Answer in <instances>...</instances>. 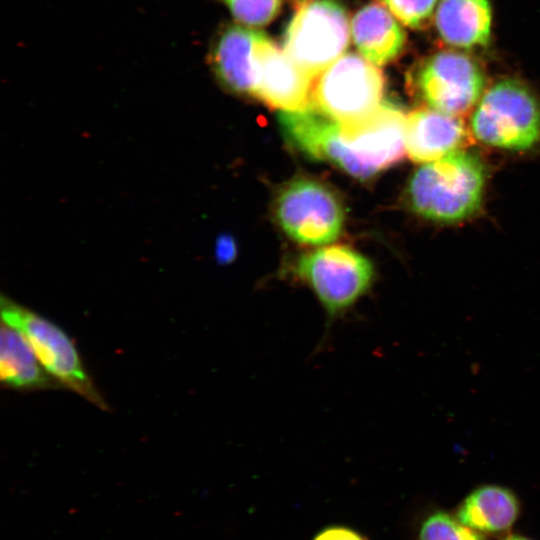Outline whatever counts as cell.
<instances>
[{
	"instance_id": "cell-1",
	"label": "cell",
	"mask_w": 540,
	"mask_h": 540,
	"mask_svg": "<svg viewBox=\"0 0 540 540\" xmlns=\"http://www.w3.org/2000/svg\"><path fill=\"white\" fill-rule=\"evenodd\" d=\"M484 185L481 160L458 150L415 171L408 184V202L414 212L427 219L456 222L479 208Z\"/></svg>"
},
{
	"instance_id": "cell-2",
	"label": "cell",
	"mask_w": 540,
	"mask_h": 540,
	"mask_svg": "<svg viewBox=\"0 0 540 540\" xmlns=\"http://www.w3.org/2000/svg\"><path fill=\"white\" fill-rule=\"evenodd\" d=\"M293 273L312 290L329 325L346 315L374 281V267L369 259L345 245H332L303 254Z\"/></svg>"
},
{
	"instance_id": "cell-3",
	"label": "cell",
	"mask_w": 540,
	"mask_h": 540,
	"mask_svg": "<svg viewBox=\"0 0 540 540\" xmlns=\"http://www.w3.org/2000/svg\"><path fill=\"white\" fill-rule=\"evenodd\" d=\"M2 322L28 341L46 372L58 383L106 409L105 401L86 372L72 339L42 315L1 297Z\"/></svg>"
},
{
	"instance_id": "cell-4",
	"label": "cell",
	"mask_w": 540,
	"mask_h": 540,
	"mask_svg": "<svg viewBox=\"0 0 540 540\" xmlns=\"http://www.w3.org/2000/svg\"><path fill=\"white\" fill-rule=\"evenodd\" d=\"M471 128L474 136L487 145L527 150L540 139V104L520 82L499 81L477 103Z\"/></svg>"
},
{
	"instance_id": "cell-5",
	"label": "cell",
	"mask_w": 540,
	"mask_h": 540,
	"mask_svg": "<svg viewBox=\"0 0 540 540\" xmlns=\"http://www.w3.org/2000/svg\"><path fill=\"white\" fill-rule=\"evenodd\" d=\"M384 87L376 65L347 53L314 78L310 104L339 123H352L378 108Z\"/></svg>"
},
{
	"instance_id": "cell-6",
	"label": "cell",
	"mask_w": 540,
	"mask_h": 540,
	"mask_svg": "<svg viewBox=\"0 0 540 540\" xmlns=\"http://www.w3.org/2000/svg\"><path fill=\"white\" fill-rule=\"evenodd\" d=\"M349 34L348 16L340 3L307 1L287 26L283 50L315 78L343 55L349 45Z\"/></svg>"
},
{
	"instance_id": "cell-7",
	"label": "cell",
	"mask_w": 540,
	"mask_h": 540,
	"mask_svg": "<svg viewBox=\"0 0 540 540\" xmlns=\"http://www.w3.org/2000/svg\"><path fill=\"white\" fill-rule=\"evenodd\" d=\"M274 208L281 229L298 243L326 244L342 231L345 216L342 201L330 187L317 180H293L281 190Z\"/></svg>"
},
{
	"instance_id": "cell-8",
	"label": "cell",
	"mask_w": 540,
	"mask_h": 540,
	"mask_svg": "<svg viewBox=\"0 0 540 540\" xmlns=\"http://www.w3.org/2000/svg\"><path fill=\"white\" fill-rule=\"evenodd\" d=\"M484 87L485 75L479 64L450 50L427 58L417 74V88L426 104L455 116L478 103Z\"/></svg>"
},
{
	"instance_id": "cell-9",
	"label": "cell",
	"mask_w": 540,
	"mask_h": 540,
	"mask_svg": "<svg viewBox=\"0 0 540 540\" xmlns=\"http://www.w3.org/2000/svg\"><path fill=\"white\" fill-rule=\"evenodd\" d=\"M407 116L390 103H381L362 120L340 123L344 145L373 176L402 160L406 151Z\"/></svg>"
},
{
	"instance_id": "cell-10",
	"label": "cell",
	"mask_w": 540,
	"mask_h": 540,
	"mask_svg": "<svg viewBox=\"0 0 540 540\" xmlns=\"http://www.w3.org/2000/svg\"><path fill=\"white\" fill-rule=\"evenodd\" d=\"M279 122L287 141L298 151L310 158L330 162L358 179L373 177L344 145L340 123L313 105L281 112Z\"/></svg>"
},
{
	"instance_id": "cell-11",
	"label": "cell",
	"mask_w": 540,
	"mask_h": 540,
	"mask_svg": "<svg viewBox=\"0 0 540 540\" xmlns=\"http://www.w3.org/2000/svg\"><path fill=\"white\" fill-rule=\"evenodd\" d=\"M268 40L265 34L246 27H225L209 54L218 82L232 93L254 96L260 76V57Z\"/></svg>"
},
{
	"instance_id": "cell-12",
	"label": "cell",
	"mask_w": 540,
	"mask_h": 540,
	"mask_svg": "<svg viewBox=\"0 0 540 540\" xmlns=\"http://www.w3.org/2000/svg\"><path fill=\"white\" fill-rule=\"evenodd\" d=\"M313 81L284 50L268 40L260 57L255 97L281 112L301 110L310 104Z\"/></svg>"
},
{
	"instance_id": "cell-13",
	"label": "cell",
	"mask_w": 540,
	"mask_h": 540,
	"mask_svg": "<svg viewBox=\"0 0 540 540\" xmlns=\"http://www.w3.org/2000/svg\"><path fill=\"white\" fill-rule=\"evenodd\" d=\"M466 138L465 126L458 116L431 107L407 115L406 151L415 162H432L458 151Z\"/></svg>"
},
{
	"instance_id": "cell-14",
	"label": "cell",
	"mask_w": 540,
	"mask_h": 540,
	"mask_svg": "<svg viewBox=\"0 0 540 540\" xmlns=\"http://www.w3.org/2000/svg\"><path fill=\"white\" fill-rule=\"evenodd\" d=\"M351 33L361 55L376 66L386 65L397 58L406 42V34L396 18L376 3L355 14Z\"/></svg>"
},
{
	"instance_id": "cell-15",
	"label": "cell",
	"mask_w": 540,
	"mask_h": 540,
	"mask_svg": "<svg viewBox=\"0 0 540 540\" xmlns=\"http://www.w3.org/2000/svg\"><path fill=\"white\" fill-rule=\"evenodd\" d=\"M488 0H442L435 14L440 37L449 45L473 48L487 44L491 32Z\"/></svg>"
},
{
	"instance_id": "cell-16",
	"label": "cell",
	"mask_w": 540,
	"mask_h": 540,
	"mask_svg": "<svg viewBox=\"0 0 540 540\" xmlns=\"http://www.w3.org/2000/svg\"><path fill=\"white\" fill-rule=\"evenodd\" d=\"M519 512V501L511 490L484 485L466 496L457 508L456 517L480 533H499L514 524Z\"/></svg>"
},
{
	"instance_id": "cell-17",
	"label": "cell",
	"mask_w": 540,
	"mask_h": 540,
	"mask_svg": "<svg viewBox=\"0 0 540 540\" xmlns=\"http://www.w3.org/2000/svg\"><path fill=\"white\" fill-rule=\"evenodd\" d=\"M0 378L17 390H41L58 384L44 369L26 338L2 322L0 334Z\"/></svg>"
},
{
	"instance_id": "cell-18",
	"label": "cell",
	"mask_w": 540,
	"mask_h": 540,
	"mask_svg": "<svg viewBox=\"0 0 540 540\" xmlns=\"http://www.w3.org/2000/svg\"><path fill=\"white\" fill-rule=\"evenodd\" d=\"M419 540H486L457 517L438 511L428 516L419 531Z\"/></svg>"
},
{
	"instance_id": "cell-19",
	"label": "cell",
	"mask_w": 540,
	"mask_h": 540,
	"mask_svg": "<svg viewBox=\"0 0 540 540\" xmlns=\"http://www.w3.org/2000/svg\"><path fill=\"white\" fill-rule=\"evenodd\" d=\"M232 16L247 26H264L279 13L282 0H221Z\"/></svg>"
},
{
	"instance_id": "cell-20",
	"label": "cell",
	"mask_w": 540,
	"mask_h": 540,
	"mask_svg": "<svg viewBox=\"0 0 540 540\" xmlns=\"http://www.w3.org/2000/svg\"><path fill=\"white\" fill-rule=\"evenodd\" d=\"M392 15L412 29L424 27L430 20L438 0H382Z\"/></svg>"
},
{
	"instance_id": "cell-21",
	"label": "cell",
	"mask_w": 540,
	"mask_h": 540,
	"mask_svg": "<svg viewBox=\"0 0 540 540\" xmlns=\"http://www.w3.org/2000/svg\"><path fill=\"white\" fill-rule=\"evenodd\" d=\"M313 540H367L357 531L344 526H330L321 530Z\"/></svg>"
},
{
	"instance_id": "cell-22",
	"label": "cell",
	"mask_w": 540,
	"mask_h": 540,
	"mask_svg": "<svg viewBox=\"0 0 540 540\" xmlns=\"http://www.w3.org/2000/svg\"><path fill=\"white\" fill-rule=\"evenodd\" d=\"M237 246L230 235H222L216 242V258L221 264H228L236 257Z\"/></svg>"
},
{
	"instance_id": "cell-23",
	"label": "cell",
	"mask_w": 540,
	"mask_h": 540,
	"mask_svg": "<svg viewBox=\"0 0 540 540\" xmlns=\"http://www.w3.org/2000/svg\"><path fill=\"white\" fill-rule=\"evenodd\" d=\"M503 540H531V539L520 536V535H511L504 538Z\"/></svg>"
},
{
	"instance_id": "cell-24",
	"label": "cell",
	"mask_w": 540,
	"mask_h": 540,
	"mask_svg": "<svg viewBox=\"0 0 540 540\" xmlns=\"http://www.w3.org/2000/svg\"><path fill=\"white\" fill-rule=\"evenodd\" d=\"M293 1L298 2V3H305V2H307V0H293Z\"/></svg>"
}]
</instances>
